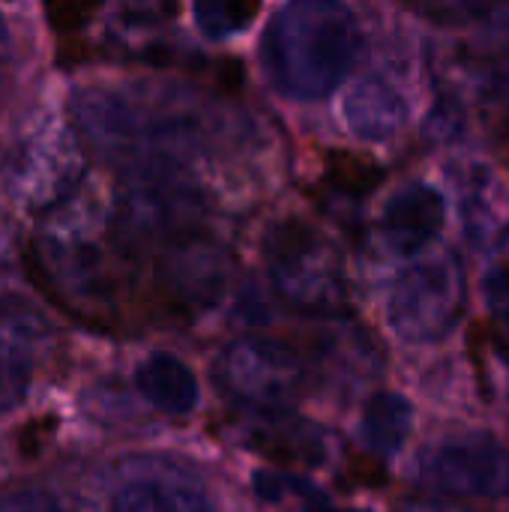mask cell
Instances as JSON below:
<instances>
[{
	"label": "cell",
	"instance_id": "18",
	"mask_svg": "<svg viewBox=\"0 0 509 512\" xmlns=\"http://www.w3.org/2000/svg\"><path fill=\"white\" fill-rule=\"evenodd\" d=\"M252 486L258 492L261 501L267 504H306L312 510H321L324 507V495L303 477H294V474H285V471H255L252 477Z\"/></svg>",
	"mask_w": 509,
	"mask_h": 512
},
{
	"label": "cell",
	"instance_id": "15",
	"mask_svg": "<svg viewBox=\"0 0 509 512\" xmlns=\"http://www.w3.org/2000/svg\"><path fill=\"white\" fill-rule=\"evenodd\" d=\"M411 426H414L411 402L405 396H399V393L384 390V393H375L366 402L363 420H360V438L372 453L390 459L405 447V441L411 435Z\"/></svg>",
	"mask_w": 509,
	"mask_h": 512
},
{
	"label": "cell",
	"instance_id": "20",
	"mask_svg": "<svg viewBox=\"0 0 509 512\" xmlns=\"http://www.w3.org/2000/svg\"><path fill=\"white\" fill-rule=\"evenodd\" d=\"M483 291H486V303H489V312L498 324V336L504 339L509 351V264L495 267L486 282H483Z\"/></svg>",
	"mask_w": 509,
	"mask_h": 512
},
{
	"label": "cell",
	"instance_id": "25",
	"mask_svg": "<svg viewBox=\"0 0 509 512\" xmlns=\"http://www.w3.org/2000/svg\"><path fill=\"white\" fill-rule=\"evenodd\" d=\"M501 246H504V255H507V261H504V264H509V228L504 231V240H501Z\"/></svg>",
	"mask_w": 509,
	"mask_h": 512
},
{
	"label": "cell",
	"instance_id": "17",
	"mask_svg": "<svg viewBox=\"0 0 509 512\" xmlns=\"http://www.w3.org/2000/svg\"><path fill=\"white\" fill-rule=\"evenodd\" d=\"M261 6L258 3H237V0H219V3H198L192 9L195 15V24L198 30L219 42V39H228L240 30H246L255 18H258Z\"/></svg>",
	"mask_w": 509,
	"mask_h": 512
},
{
	"label": "cell",
	"instance_id": "14",
	"mask_svg": "<svg viewBox=\"0 0 509 512\" xmlns=\"http://www.w3.org/2000/svg\"><path fill=\"white\" fill-rule=\"evenodd\" d=\"M108 512H219L213 498L195 483L177 477H138L126 483Z\"/></svg>",
	"mask_w": 509,
	"mask_h": 512
},
{
	"label": "cell",
	"instance_id": "23",
	"mask_svg": "<svg viewBox=\"0 0 509 512\" xmlns=\"http://www.w3.org/2000/svg\"><path fill=\"white\" fill-rule=\"evenodd\" d=\"M6 42H9V30H6V18H3V12H0V54H3Z\"/></svg>",
	"mask_w": 509,
	"mask_h": 512
},
{
	"label": "cell",
	"instance_id": "2",
	"mask_svg": "<svg viewBox=\"0 0 509 512\" xmlns=\"http://www.w3.org/2000/svg\"><path fill=\"white\" fill-rule=\"evenodd\" d=\"M84 144L141 168H174L207 141L204 114L183 99L132 87H90L72 102Z\"/></svg>",
	"mask_w": 509,
	"mask_h": 512
},
{
	"label": "cell",
	"instance_id": "13",
	"mask_svg": "<svg viewBox=\"0 0 509 512\" xmlns=\"http://www.w3.org/2000/svg\"><path fill=\"white\" fill-rule=\"evenodd\" d=\"M135 387L156 411L171 417L192 414L201 399L192 369L168 351H153L147 360H141L135 369Z\"/></svg>",
	"mask_w": 509,
	"mask_h": 512
},
{
	"label": "cell",
	"instance_id": "7",
	"mask_svg": "<svg viewBox=\"0 0 509 512\" xmlns=\"http://www.w3.org/2000/svg\"><path fill=\"white\" fill-rule=\"evenodd\" d=\"M84 141L75 126L60 120H42L30 135H24L9 156L6 174L12 195L36 207L39 216L60 207L84 180Z\"/></svg>",
	"mask_w": 509,
	"mask_h": 512
},
{
	"label": "cell",
	"instance_id": "6",
	"mask_svg": "<svg viewBox=\"0 0 509 512\" xmlns=\"http://www.w3.org/2000/svg\"><path fill=\"white\" fill-rule=\"evenodd\" d=\"M216 387L249 411H288L306 390L303 357L267 336H243L216 357Z\"/></svg>",
	"mask_w": 509,
	"mask_h": 512
},
{
	"label": "cell",
	"instance_id": "8",
	"mask_svg": "<svg viewBox=\"0 0 509 512\" xmlns=\"http://www.w3.org/2000/svg\"><path fill=\"white\" fill-rule=\"evenodd\" d=\"M414 477L441 495L501 501L509 498V450L489 435L447 438L420 450Z\"/></svg>",
	"mask_w": 509,
	"mask_h": 512
},
{
	"label": "cell",
	"instance_id": "11",
	"mask_svg": "<svg viewBox=\"0 0 509 512\" xmlns=\"http://www.w3.org/2000/svg\"><path fill=\"white\" fill-rule=\"evenodd\" d=\"M237 441L273 462L285 465H324L327 462V438L309 420H300L288 411H252V417L234 426Z\"/></svg>",
	"mask_w": 509,
	"mask_h": 512
},
{
	"label": "cell",
	"instance_id": "1",
	"mask_svg": "<svg viewBox=\"0 0 509 512\" xmlns=\"http://www.w3.org/2000/svg\"><path fill=\"white\" fill-rule=\"evenodd\" d=\"M27 270L51 303L93 330L117 333L129 318L150 315L138 264L117 243L108 213L81 192L39 216Z\"/></svg>",
	"mask_w": 509,
	"mask_h": 512
},
{
	"label": "cell",
	"instance_id": "3",
	"mask_svg": "<svg viewBox=\"0 0 509 512\" xmlns=\"http://www.w3.org/2000/svg\"><path fill=\"white\" fill-rule=\"evenodd\" d=\"M363 48L357 15L330 0L282 6L264 36L261 63L273 87L300 102H315L339 90Z\"/></svg>",
	"mask_w": 509,
	"mask_h": 512
},
{
	"label": "cell",
	"instance_id": "5",
	"mask_svg": "<svg viewBox=\"0 0 509 512\" xmlns=\"http://www.w3.org/2000/svg\"><path fill=\"white\" fill-rule=\"evenodd\" d=\"M465 300L468 285L459 255L438 252L396 276L387 294V318L405 342L429 345L456 330Z\"/></svg>",
	"mask_w": 509,
	"mask_h": 512
},
{
	"label": "cell",
	"instance_id": "22",
	"mask_svg": "<svg viewBox=\"0 0 509 512\" xmlns=\"http://www.w3.org/2000/svg\"><path fill=\"white\" fill-rule=\"evenodd\" d=\"M402 512H471L465 507H456V504H435V501H411L405 504Z\"/></svg>",
	"mask_w": 509,
	"mask_h": 512
},
{
	"label": "cell",
	"instance_id": "9",
	"mask_svg": "<svg viewBox=\"0 0 509 512\" xmlns=\"http://www.w3.org/2000/svg\"><path fill=\"white\" fill-rule=\"evenodd\" d=\"M48 324L21 297H0V414L18 408L36 381Z\"/></svg>",
	"mask_w": 509,
	"mask_h": 512
},
{
	"label": "cell",
	"instance_id": "19",
	"mask_svg": "<svg viewBox=\"0 0 509 512\" xmlns=\"http://www.w3.org/2000/svg\"><path fill=\"white\" fill-rule=\"evenodd\" d=\"M480 105L483 117L498 138L509 150V66H489L480 78Z\"/></svg>",
	"mask_w": 509,
	"mask_h": 512
},
{
	"label": "cell",
	"instance_id": "21",
	"mask_svg": "<svg viewBox=\"0 0 509 512\" xmlns=\"http://www.w3.org/2000/svg\"><path fill=\"white\" fill-rule=\"evenodd\" d=\"M0 512H66V507L51 492L24 486L0 495Z\"/></svg>",
	"mask_w": 509,
	"mask_h": 512
},
{
	"label": "cell",
	"instance_id": "24",
	"mask_svg": "<svg viewBox=\"0 0 509 512\" xmlns=\"http://www.w3.org/2000/svg\"><path fill=\"white\" fill-rule=\"evenodd\" d=\"M312 512H369V510H357V507H342V510H336V507H321V510H312Z\"/></svg>",
	"mask_w": 509,
	"mask_h": 512
},
{
	"label": "cell",
	"instance_id": "12",
	"mask_svg": "<svg viewBox=\"0 0 509 512\" xmlns=\"http://www.w3.org/2000/svg\"><path fill=\"white\" fill-rule=\"evenodd\" d=\"M342 114H345V123L348 129L363 138V141H387L393 135H399L408 123V102L402 99V93L378 78V75H369V78H360L348 96H345V105H342Z\"/></svg>",
	"mask_w": 509,
	"mask_h": 512
},
{
	"label": "cell",
	"instance_id": "4",
	"mask_svg": "<svg viewBox=\"0 0 509 512\" xmlns=\"http://www.w3.org/2000/svg\"><path fill=\"white\" fill-rule=\"evenodd\" d=\"M264 264L276 294L306 315H339L348 309L351 291L339 246L300 216L279 219L267 228Z\"/></svg>",
	"mask_w": 509,
	"mask_h": 512
},
{
	"label": "cell",
	"instance_id": "10",
	"mask_svg": "<svg viewBox=\"0 0 509 512\" xmlns=\"http://www.w3.org/2000/svg\"><path fill=\"white\" fill-rule=\"evenodd\" d=\"M447 222V201L432 183H408L396 189L378 219V234L393 255H417Z\"/></svg>",
	"mask_w": 509,
	"mask_h": 512
},
{
	"label": "cell",
	"instance_id": "16",
	"mask_svg": "<svg viewBox=\"0 0 509 512\" xmlns=\"http://www.w3.org/2000/svg\"><path fill=\"white\" fill-rule=\"evenodd\" d=\"M384 180V171L381 165L375 162H366L360 156H351V153H336L330 156V165H327V186L336 198H366L378 183Z\"/></svg>",
	"mask_w": 509,
	"mask_h": 512
}]
</instances>
